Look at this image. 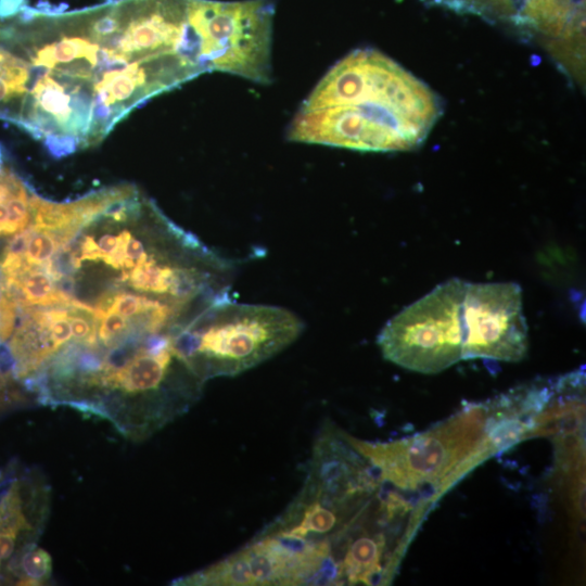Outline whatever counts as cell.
<instances>
[{
    "label": "cell",
    "instance_id": "6da1fadb",
    "mask_svg": "<svg viewBox=\"0 0 586 586\" xmlns=\"http://www.w3.org/2000/svg\"><path fill=\"white\" fill-rule=\"evenodd\" d=\"M27 81L23 127L77 150L100 143L130 111L202 74L171 51L143 0H110L62 13L38 9L23 42Z\"/></svg>",
    "mask_w": 586,
    "mask_h": 586
},
{
    "label": "cell",
    "instance_id": "7a4b0ae2",
    "mask_svg": "<svg viewBox=\"0 0 586 586\" xmlns=\"http://www.w3.org/2000/svg\"><path fill=\"white\" fill-rule=\"evenodd\" d=\"M441 114L428 85L382 52L357 49L313 89L288 138L366 152L407 151L426 139Z\"/></svg>",
    "mask_w": 586,
    "mask_h": 586
},
{
    "label": "cell",
    "instance_id": "3957f363",
    "mask_svg": "<svg viewBox=\"0 0 586 586\" xmlns=\"http://www.w3.org/2000/svg\"><path fill=\"white\" fill-rule=\"evenodd\" d=\"M304 331L293 311L221 297L170 334L174 353L202 381L235 377L272 358Z\"/></svg>",
    "mask_w": 586,
    "mask_h": 586
},
{
    "label": "cell",
    "instance_id": "277c9868",
    "mask_svg": "<svg viewBox=\"0 0 586 586\" xmlns=\"http://www.w3.org/2000/svg\"><path fill=\"white\" fill-rule=\"evenodd\" d=\"M188 14L205 72L271 81L272 2L189 0Z\"/></svg>",
    "mask_w": 586,
    "mask_h": 586
},
{
    "label": "cell",
    "instance_id": "5b68a950",
    "mask_svg": "<svg viewBox=\"0 0 586 586\" xmlns=\"http://www.w3.org/2000/svg\"><path fill=\"white\" fill-rule=\"evenodd\" d=\"M467 285L461 279H450L390 319L378 336L383 357L425 374L461 360Z\"/></svg>",
    "mask_w": 586,
    "mask_h": 586
},
{
    "label": "cell",
    "instance_id": "8992f818",
    "mask_svg": "<svg viewBox=\"0 0 586 586\" xmlns=\"http://www.w3.org/2000/svg\"><path fill=\"white\" fill-rule=\"evenodd\" d=\"M483 407H474L423 434L393 442H367L341 432L384 483L409 489L442 485L453 469L461 470V461L476 454L483 441Z\"/></svg>",
    "mask_w": 586,
    "mask_h": 586
},
{
    "label": "cell",
    "instance_id": "52a82bcc",
    "mask_svg": "<svg viewBox=\"0 0 586 586\" xmlns=\"http://www.w3.org/2000/svg\"><path fill=\"white\" fill-rule=\"evenodd\" d=\"M462 318V359L512 362L526 356L527 326L519 284L468 282Z\"/></svg>",
    "mask_w": 586,
    "mask_h": 586
},
{
    "label": "cell",
    "instance_id": "ba28073f",
    "mask_svg": "<svg viewBox=\"0 0 586 586\" xmlns=\"http://www.w3.org/2000/svg\"><path fill=\"white\" fill-rule=\"evenodd\" d=\"M178 359L180 358L174 353L170 341L155 351L146 348L142 341L136 354L123 367L113 371L100 370L90 377L86 384L127 394L160 393L189 407L193 397L163 390V384L171 373V366Z\"/></svg>",
    "mask_w": 586,
    "mask_h": 586
},
{
    "label": "cell",
    "instance_id": "9c48e42d",
    "mask_svg": "<svg viewBox=\"0 0 586 586\" xmlns=\"http://www.w3.org/2000/svg\"><path fill=\"white\" fill-rule=\"evenodd\" d=\"M21 322L14 331L9 353L13 359L16 378H26L59 351L51 332L49 309L24 308Z\"/></svg>",
    "mask_w": 586,
    "mask_h": 586
},
{
    "label": "cell",
    "instance_id": "30bf717a",
    "mask_svg": "<svg viewBox=\"0 0 586 586\" xmlns=\"http://www.w3.org/2000/svg\"><path fill=\"white\" fill-rule=\"evenodd\" d=\"M28 527L18 486L14 485L0 501V560L13 553L18 534Z\"/></svg>",
    "mask_w": 586,
    "mask_h": 586
},
{
    "label": "cell",
    "instance_id": "8fae6325",
    "mask_svg": "<svg viewBox=\"0 0 586 586\" xmlns=\"http://www.w3.org/2000/svg\"><path fill=\"white\" fill-rule=\"evenodd\" d=\"M60 247L61 244L54 232L35 226L25 252V263L30 267L42 268Z\"/></svg>",
    "mask_w": 586,
    "mask_h": 586
},
{
    "label": "cell",
    "instance_id": "7c38bea8",
    "mask_svg": "<svg viewBox=\"0 0 586 586\" xmlns=\"http://www.w3.org/2000/svg\"><path fill=\"white\" fill-rule=\"evenodd\" d=\"M21 570L22 577L17 585H39L51 575V557L44 549L31 547L21 560Z\"/></svg>",
    "mask_w": 586,
    "mask_h": 586
},
{
    "label": "cell",
    "instance_id": "4fadbf2b",
    "mask_svg": "<svg viewBox=\"0 0 586 586\" xmlns=\"http://www.w3.org/2000/svg\"><path fill=\"white\" fill-rule=\"evenodd\" d=\"M94 317L98 319V342L106 347L117 345L132 333L130 321L117 313L94 310Z\"/></svg>",
    "mask_w": 586,
    "mask_h": 586
},
{
    "label": "cell",
    "instance_id": "5bb4252c",
    "mask_svg": "<svg viewBox=\"0 0 586 586\" xmlns=\"http://www.w3.org/2000/svg\"><path fill=\"white\" fill-rule=\"evenodd\" d=\"M165 303L171 304L164 300H151L141 295H135L125 292H115L113 295V302L106 311L117 313L124 317L131 318L133 316H139L149 310H152Z\"/></svg>",
    "mask_w": 586,
    "mask_h": 586
},
{
    "label": "cell",
    "instance_id": "9a60e30c",
    "mask_svg": "<svg viewBox=\"0 0 586 586\" xmlns=\"http://www.w3.org/2000/svg\"><path fill=\"white\" fill-rule=\"evenodd\" d=\"M40 9L39 7L38 8H28L18 18L17 21V24H16V28H15V33H14V38L13 40L16 41L20 46L24 47L22 44L23 42V38H24V34H25V29H26V26L28 24V22L30 21V18L33 17V15L36 13V11ZM24 49V48H23ZM24 60V59H23ZM26 61V60H24ZM26 64V62H25ZM27 65V64H26ZM27 68V67H26ZM28 77V75H27ZM26 85V84H25ZM24 92H25V88H24ZM24 95V94H23ZM23 98V97H22ZM22 100V99H21ZM13 122H15L16 124L22 125L21 123V117H20V107L18 110L16 111V114L14 116V119ZM24 128V127H23ZM44 145H52V144H61V145H64L66 146L71 152H75L77 149L69 142H66L64 140H51V141H46L43 142Z\"/></svg>",
    "mask_w": 586,
    "mask_h": 586
},
{
    "label": "cell",
    "instance_id": "2e32d148",
    "mask_svg": "<svg viewBox=\"0 0 586 586\" xmlns=\"http://www.w3.org/2000/svg\"><path fill=\"white\" fill-rule=\"evenodd\" d=\"M17 306L11 301L0 286V343L5 341L13 332Z\"/></svg>",
    "mask_w": 586,
    "mask_h": 586
},
{
    "label": "cell",
    "instance_id": "e0dca14e",
    "mask_svg": "<svg viewBox=\"0 0 586 586\" xmlns=\"http://www.w3.org/2000/svg\"><path fill=\"white\" fill-rule=\"evenodd\" d=\"M148 256L143 244L138 239L130 237L126 246V257L137 266L145 262Z\"/></svg>",
    "mask_w": 586,
    "mask_h": 586
},
{
    "label": "cell",
    "instance_id": "ac0fdd59",
    "mask_svg": "<svg viewBox=\"0 0 586 586\" xmlns=\"http://www.w3.org/2000/svg\"><path fill=\"white\" fill-rule=\"evenodd\" d=\"M27 5V0H0V20L18 14Z\"/></svg>",
    "mask_w": 586,
    "mask_h": 586
},
{
    "label": "cell",
    "instance_id": "d6986e66",
    "mask_svg": "<svg viewBox=\"0 0 586 586\" xmlns=\"http://www.w3.org/2000/svg\"><path fill=\"white\" fill-rule=\"evenodd\" d=\"M118 242L119 235L113 234H104L97 241L98 250L103 255V258L115 251Z\"/></svg>",
    "mask_w": 586,
    "mask_h": 586
},
{
    "label": "cell",
    "instance_id": "ffe728a7",
    "mask_svg": "<svg viewBox=\"0 0 586 586\" xmlns=\"http://www.w3.org/2000/svg\"><path fill=\"white\" fill-rule=\"evenodd\" d=\"M9 378L10 377L7 372L0 370V396L7 385Z\"/></svg>",
    "mask_w": 586,
    "mask_h": 586
},
{
    "label": "cell",
    "instance_id": "44dd1931",
    "mask_svg": "<svg viewBox=\"0 0 586 586\" xmlns=\"http://www.w3.org/2000/svg\"><path fill=\"white\" fill-rule=\"evenodd\" d=\"M3 169V152H2V148L0 145V170Z\"/></svg>",
    "mask_w": 586,
    "mask_h": 586
},
{
    "label": "cell",
    "instance_id": "7402d4cb",
    "mask_svg": "<svg viewBox=\"0 0 586 586\" xmlns=\"http://www.w3.org/2000/svg\"><path fill=\"white\" fill-rule=\"evenodd\" d=\"M1 561V560H0Z\"/></svg>",
    "mask_w": 586,
    "mask_h": 586
}]
</instances>
